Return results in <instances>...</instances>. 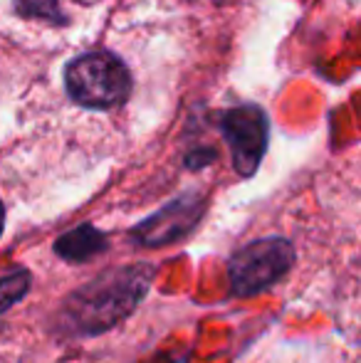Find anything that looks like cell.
Returning <instances> with one entry per match:
<instances>
[{
	"instance_id": "6da1fadb",
	"label": "cell",
	"mask_w": 361,
	"mask_h": 363,
	"mask_svg": "<svg viewBox=\"0 0 361 363\" xmlns=\"http://www.w3.org/2000/svg\"><path fill=\"white\" fill-rule=\"evenodd\" d=\"M154 264H129L96 274L65 299V329L77 336H94L114 329L139 306L154 282Z\"/></svg>"
},
{
	"instance_id": "7a4b0ae2",
	"label": "cell",
	"mask_w": 361,
	"mask_h": 363,
	"mask_svg": "<svg viewBox=\"0 0 361 363\" xmlns=\"http://www.w3.org/2000/svg\"><path fill=\"white\" fill-rule=\"evenodd\" d=\"M65 89L74 104L84 109H114L131 94V72L124 60L109 50L77 55L65 67Z\"/></svg>"
},
{
	"instance_id": "3957f363",
	"label": "cell",
	"mask_w": 361,
	"mask_h": 363,
	"mask_svg": "<svg viewBox=\"0 0 361 363\" xmlns=\"http://www.w3.org/2000/svg\"><path fill=\"white\" fill-rule=\"evenodd\" d=\"M294 264V247L284 238H262L228 259V279L235 296H255L277 284Z\"/></svg>"
},
{
	"instance_id": "277c9868",
	"label": "cell",
	"mask_w": 361,
	"mask_h": 363,
	"mask_svg": "<svg viewBox=\"0 0 361 363\" xmlns=\"http://www.w3.org/2000/svg\"><path fill=\"white\" fill-rule=\"evenodd\" d=\"M221 134L228 141L238 176L252 178L267 151V114L257 104H238L221 114Z\"/></svg>"
},
{
	"instance_id": "5b68a950",
	"label": "cell",
	"mask_w": 361,
	"mask_h": 363,
	"mask_svg": "<svg viewBox=\"0 0 361 363\" xmlns=\"http://www.w3.org/2000/svg\"><path fill=\"white\" fill-rule=\"evenodd\" d=\"M203 211H206L203 196L186 193L136 225L131 230V238L144 247H164V245L179 242L196 228L198 220L203 218Z\"/></svg>"
},
{
	"instance_id": "8992f818",
	"label": "cell",
	"mask_w": 361,
	"mask_h": 363,
	"mask_svg": "<svg viewBox=\"0 0 361 363\" xmlns=\"http://www.w3.org/2000/svg\"><path fill=\"white\" fill-rule=\"evenodd\" d=\"M106 247H109L106 235L89 223L77 225L74 230H70V233L60 235V238L55 240V255L70 264L89 262L91 257L101 255Z\"/></svg>"
},
{
	"instance_id": "52a82bcc",
	"label": "cell",
	"mask_w": 361,
	"mask_h": 363,
	"mask_svg": "<svg viewBox=\"0 0 361 363\" xmlns=\"http://www.w3.org/2000/svg\"><path fill=\"white\" fill-rule=\"evenodd\" d=\"M15 13L20 18H30V20H50V23L62 25L65 13L60 10V0H13Z\"/></svg>"
},
{
	"instance_id": "ba28073f",
	"label": "cell",
	"mask_w": 361,
	"mask_h": 363,
	"mask_svg": "<svg viewBox=\"0 0 361 363\" xmlns=\"http://www.w3.org/2000/svg\"><path fill=\"white\" fill-rule=\"evenodd\" d=\"M30 284H33V277L28 269H18V272L0 277V314L8 311L13 304H18L28 294Z\"/></svg>"
},
{
	"instance_id": "9c48e42d",
	"label": "cell",
	"mask_w": 361,
	"mask_h": 363,
	"mask_svg": "<svg viewBox=\"0 0 361 363\" xmlns=\"http://www.w3.org/2000/svg\"><path fill=\"white\" fill-rule=\"evenodd\" d=\"M3 228H5V208H3V201H0V235H3Z\"/></svg>"
}]
</instances>
